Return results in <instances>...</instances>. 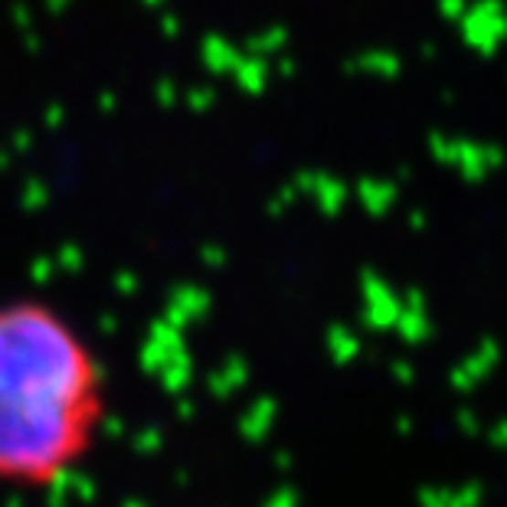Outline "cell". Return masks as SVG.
<instances>
[{
	"label": "cell",
	"mask_w": 507,
	"mask_h": 507,
	"mask_svg": "<svg viewBox=\"0 0 507 507\" xmlns=\"http://www.w3.org/2000/svg\"><path fill=\"white\" fill-rule=\"evenodd\" d=\"M469 33L478 43V49L494 53V49L507 39V7L504 4H498V0H484V4H478L475 16H471V24H469Z\"/></svg>",
	"instance_id": "7a4b0ae2"
},
{
	"label": "cell",
	"mask_w": 507,
	"mask_h": 507,
	"mask_svg": "<svg viewBox=\"0 0 507 507\" xmlns=\"http://www.w3.org/2000/svg\"><path fill=\"white\" fill-rule=\"evenodd\" d=\"M109 376L86 331L47 298L0 301V484L56 488L92 455Z\"/></svg>",
	"instance_id": "6da1fadb"
}]
</instances>
